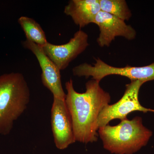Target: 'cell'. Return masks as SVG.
Returning <instances> with one entry per match:
<instances>
[{"label":"cell","instance_id":"12","mask_svg":"<svg viewBox=\"0 0 154 154\" xmlns=\"http://www.w3.org/2000/svg\"><path fill=\"white\" fill-rule=\"evenodd\" d=\"M101 11L111 14L123 21L132 17L130 9L125 0H99Z\"/></svg>","mask_w":154,"mask_h":154},{"label":"cell","instance_id":"9","mask_svg":"<svg viewBox=\"0 0 154 154\" xmlns=\"http://www.w3.org/2000/svg\"><path fill=\"white\" fill-rule=\"evenodd\" d=\"M99 27V33L97 42L100 47H108L116 37L121 36L128 40L136 36L135 30L125 21L101 11L94 19V23Z\"/></svg>","mask_w":154,"mask_h":154},{"label":"cell","instance_id":"6","mask_svg":"<svg viewBox=\"0 0 154 154\" xmlns=\"http://www.w3.org/2000/svg\"><path fill=\"white\" fill-rule=\"evenodd\" d=\"M89 45L88 34L80 30L66 44L56 45L48 42L42 48L45 54L61 71L66 69Z\"/></svg>","mask_w":154,"mask_h":154},{"label":"cell","instance_id":"1","mask_svg":"<svg viewBox=\"0 0 154 154\" xmlns=\"http://www.w3.org/2000/svg\"><path fill=\"white\" fill-rule=\"evenodd\" d=\"M99 82L94 79L88 81L83 93L75 90L71 79L66 83L65 102L71 117L76 141L87 144L98 139V117L111 99L110 94L101 88Z\"/></svg>","mask_w":154,"mask_h":154},{"label":"cell","instance_id":"8","mask_svg":"<svg viewBox=\"0 0 154 154\" xmlns=\"http://www.w3.org/2000/svg\"><path fill=\"white\" fill-rule=\"evenodd\" d=\"M22 44L37 59L42 70L41 80L43 85L50 91L54 98L65 100L66 94L63 88L60 69L45 54L41 46L27 39Z\"/></svg>","mask_w":154,"mask_h":154},{"label":"cell","instance_id":"3","mask_svg":"<svg viewBox=\"0 0 154 154\" xmlns=\"http://www.w3.org/2000/svg\"><path fill=\"white\" fill-rule=\"evenodd\" d=\"M98 132L104 148L115 154H134L146 145L152 135L140 116L122 120L115 126L99 128Z\"/></svg>","mask_w":154,"mask_h":154},{"label":"cell","instance_id":"7","mask_svg":"<svg viewBox=\"0 0 154 154\" xmlns=\"http://www.w3.org/2000/svg\"><path fill=\"white\" fill-rule=\"evenodd\" d=\"M51 123L56 147L65 149L75 142L72 122L65 100L54 97Z\"/></svg>","mask_w":154,"mask_h":154},{"label":"cell","instance_id":"4","mask_svg":"<svg viewBox=\"0 0 154 154\" xmlns=\"http://www.w3.org/2000/svg\"><path fill=\"white\" fill-rule=\"evenodd\" d=\"M72 72L74 75L86 78L92 77V79L99 82L107 76L118 75L128 78L131 81L146 83L154 80V63L143 66L117 67L109 65L98 58L93 65L85 63L74 67Z\"/></svg>","mask_w":154,"mask_h":154},{"label":"cell","instance_id":"2","mask_svg":"<svg viewBox=\"0 0 154 154\" xmlns=\"http://www.w3.org/2000/svg\"><path fill=\"white\" fill-rule=\"evenodd\" d=\"M30 99L29 87L21 73L0 75V135H8L14 122L27 109Z\"/></svg>","mask_w":154,"mask_h":154},{"label":"cell","instance_id":"5","mask_svg":"<svg viewBox=\"0 0 154 154\" xmlns=\"http://www.w3.org/2000/svg\"><path fill=\"white\" fill-rule=\"evenodd\" d=\"M143 82L131 81L126 85V89L121 99L113 105L105 106L99 114L97 121L98 128L107 125L111 120L127 119L130 113L134 111L143 113L154 112V110L146 108L141 105L139 100V93Z\"/></svg>","mask_w":154,"mask_h":154},{"label":"cell","instance_id":"11","mask_svg":"<svg viewBox=\"0 0 154 154\" xmlns=\"http://www.w3.org/2000/svg\"><path fill=\"white\" fill-rule=\"evenodd\" d=\"M18 22L25 32L26 39L42 47L48 42L44 30L34 19L22 16L18 19Z\"/></svg>","mask_w":154,"mask_h":154},{"label":"cell","instance_id":"10","mask_svg":"<svg viewBox=\"0 0 154 154\" xmlns=\"http://www.w3.org/2000/svg\"><path fill=\"white\" fill-rule=\"evenodd\" d=\"M99 0H71L65 7L64 13L71 17L80 28L91 23L101 11Z\"/></svg>","mask_w":154,"mask_h":154}]
</instances>
